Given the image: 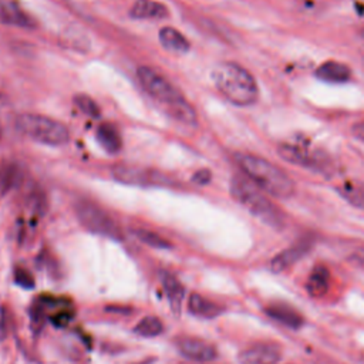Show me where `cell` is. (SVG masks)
Listing matches in <instances>:
<instances>
[{"instance_id": "9", "label": "cell", "mask_w": 364, "mask_h": 364, "mask_svg": "<svg viewBox=\"0 0 364 364\" xmlns=\"http://www.w3.org/2000/svg\"><path fill=\"white\" fill-rule=\"evenodd\" d=\"M176 347L185 358L196 363H208L215 360L218 355V351L212 344L195 337L178 338Z\"/></svg>"}, {"instance_id": "26", "label": "cell", "mask_w": 364, "mask_h": 364, "mask_svg": "<svg viewBox=\"0 0 364 364\" xmlns=\"http://www.w3.org/2000/svg\"><path fill=\"white\" fill-rule=\"evenodd\" d=\"M71 318H73V310H71V307L63 309V310L54 313V314L50 317L51 323H53L55 327H65V326L71 321Z\"/></svg>"}, {"instance_id": "13", "label": "cell", "mask_w": 364, "mask_h": 364, "mask_svg": "<svg viewBox=\"0 0 364 364\" xmlns=\"http://www.w3.org/2000/svg\"><path fill=\"white\" fill-rule=\"evenodd\" d=\"M129 14L138 20H162L169 14V10L164 3L155 0H136Z\"/></svg>"}, {"instance_id": "4", "label": "cell", "mask_w": 364, "mask_h": 364, "mask_svg": "<svg viewBox=\"0 0 364 364\" xmlns=\"http://www.w3.org/2000/svg\"><path fill=\"white\" fill-rule=\"evenodd\" d=\"M16 127L21 134L46 145H63L70 139V132L64 124L40 114L18 115Z\"/></svg>"}, {"instance_id": "5", "label": "cell", "mask_w": 364, "mask_h": 364, "mask_svg": "<svg viewBox=\"0 0 364 364\" xmlns=\"http://www.w3.org/2000/svg\"><path fill=\"white\" fill-rule=\"evenodd\" d=\"M75 215L87 230L114 240H122V232L119 226L98 205L90 200H80L75 203Z\"/></svg>"}, {"instance_id": "22", "label": "cell", "mask_w": 364, "mask_h": 364, "mask_svg": "<svg viewBox=\"0 0 364 364\" xmlns=\"http://www.w3.org/2000/svg\"><path fill=\"white\" fill-rule=\"evenodd\" d=\"M338 193L343 199H346L350 205L364 210V185L355 182H346L337 186Z\"/></svg>"}, {"instance_id": "11", "label": "cell", "mask_w": 364, "mask_h": 364, "mask_svg": "<svg viewBox=\"0 0 364 364\" xmlns=\"http://www.w3.org/2000/svg\"><path fill=\"white\" fill-rule=\"evenodd\" d=\"M0 23L23 28H34L37 26L36 20L13 0H0Z\"/></svg>"}, {"instance_id": "20", "label": "cell", "mask_w": 364, "mask_h": 364, "mask_svg": "<svg viewBox=\"0 0 364 364\" xmlns=\"http://www.w3.org/2000/svg\"><path fill=\"white\" fill-rule=\"evenodd\" d=\"M97 139L100 141L101 146L109 152V154H115L121 149V135L118 128L111 124V122H102L100 124V127L97 128Z\"/></svg>"}, {"instance_id": "8", "label": "cell", "mask_w": 364, "mask_h": 364, "mask_svg": "<svg viewBox=\"0 0 364 364\" xmlns=\"http://www.w3.org/2000/svg\"><path fill=\"white\" fill-rule=\"evenodd\" d=\"M112 175L117 181L128 185H164L169 182L165 175L156 171L135 166L118 165L112 169Z\"/></svg>"}, {"instance_id": "28", "label": "cell", "mask_w": 364, "mask_h": 364, "mask_svg": "<svg viewBox=\"0 0 364 364\" xmlns=\"http://www.w3.org/2000/svg\"><path fill=\"white\" fill-rule=\"evenodd\" d=\"M193 182H196V183H199V185H206V183H209V181H210V172L208 171V169H200V171H198L195 175H193Z\"/></svg>"}, {"instance_id": "12", "label": "cell", "mask_w": 364, "mask_h": 364, "mask_svg": "<svg viewBox=\"0 0 364 364\" xmlns=\"http://www.w3.org/2000/svg\"><path fill=\"white\" fill-rule=\"evenodd\" d=\"M309 249H310V242L303 240V242H299V243L282 250L270 260V264H269L270 270L274 273H280V272L289 269L291 264L299 262L309 252Z\"/></svg>"}, {"instance_id": "3", "label": "cell", "mask_w": 364, "mask_h": 364, "mask_svg": "<svg viewBox=\"0 0 364 364\" xmlns=\"http://www.w3.org/2000/svg\"><path fill=\"white\" fill-rule=\"evenodd\" d=\"M230 193L236 202L246 208L253 216L270 228L280 229L284 225V215L250 179L235 175L230 179Z\"/></svg>"}, {"instance_id": "18", "label": "cell", "mask_w": 364, "mask_h": 364, "mask_svg": "<svg viewBox=\"0 0 364 364\" xmlns=\"http://www.w3.org/2000/svg\"><path fill=\"white\" fill-rule=\"evenodd\" d=\"M158 37L161 46L171 53L183 54L189 50V41L181 31L173 27H162L158 33Z\"/></svg>"}, {"instance_id": "24", "label": "cell", "mask_w": 364, "mask_h": 364, "mask_svg": "<svg viewBox=\"0 0 364 364\" xmlns=\"http://www.w3.org/2000/svg\"><path fill=\"white\" fill-rule=\"evenodd\" d=\"M132 233L135 235V237L141 242H144L145 245L151 246V247H155V249H169L172 245L162 236H159L158 233L155 232H151V230H146V229H134Z\"/></svg>"}, {"instance_id": "30", "label": "cell", "mask_w": 364, "mask_h": 364, "mask_svg": "<svg viewBox=\"0 0 364 364\" xmlns=\"http://www.w3.org/2000/svg\"><path fill=\"white\" fill-rule=\"evenodd\" d=\"M360 34H361V37H363V38H364V28H363V30H361V31H360Z\"/></svg>"}, {"instance_id": "29", "label": "cell", "mask_w": 364, "mask_h": 364, "mask_svg": "<svg viewBox=\"0 0 364 364\" xmlns=\"http://www.w3.org/2000/svg\"><path fill=\"white\" fill-rule=\"evenodd\" d=\"M351 132H353V135H354L355 138L364 141V121L355 124V125L351 128Z\"/></svg>"}, {"instance_id": "10", "label": "cell", "mask_w": 364, "mask_h": 364, "mask_svg": "<svg viewBox=\"0 0 364 364\" xmlns=\"http://www.w3.org/2000/svg\"><path fill=\"white\" fill-rule=\"evenodd\" d=\"M282 358V350L273 343H257L239 354L240 364H276Z\"/></svg>"}, {"instance_id": "16", "label": "cell", "mask_w": 364, "mask_h": 364, "mask_svg": "<svg viewBox=\"0 0 364 364\" xmlns=\"http://www.w3.org/2000/svg\"><path fill=\"white\" fill-rule=\"evenodd\" d=\"M316 77L333 84L346 82L351 78V70L338 61H326L316 70Z\"/></svg>"}, {"instance_id": "23", "label": "cell", "mask_w": 364, "mask_h": 364, "mask_svg": "<svg viewBox=\"0 0 364 364\" xmlns=\"http://www.w3.org/2000/svg\"><path fill=\"white\" fill-rule=\"evenodd\" d=\"M164 331L162 321L155 316H146L134 327V333L142 337H156Z\"/></svg>"}, {"instance_id": "1", "label": "cell", "mask_w": 364, "mask_h": 364, "mask_svg": "<svg viewBox=\"0 0 364 364\" xmlns=\"http://www.w3.org/2000/svg\"><path fill=\"white\" fill-rule=\"evenodd\" d=\"M236 162L243 175L264 193L277 199H287L294 195L296 185L293 179L266 158L253 154H237Z\"/></svg>"}, {"instance_id": "25", "label": "cell", "mask_w": 364, "mask_h": 364, "mask_svg": "<svg viewBox=\"0 0 364 364\" xmlns=\"http://www.w3.org/2000/svg\"><path fill=\"white\" fill-rule=\"evenodd\" d=\"M74 102L75 105L88 117H98L100 115V109H98V105L97 102L90 97V95H85V94H77L74 97Z\"/></svg>"}, {"instance_id": "17", "label": "cell", "mask_w": 364, "mask_h": 364, "mask_svg": "<svg viewBox=\"0 0 364 364\" xmlns=\"http://www.w3.org/2000/svg\"><path fill=\"white\" fill-rule=\"evenodd\" d=\"M330 286V272L326 266L318 264L313 267V270L309 274V279L306 282V290L307 293L314 297H323Z\"/></svg>"}, {"instance_id": "14", "label": "cell", "mask_w": 364, "mask_h": 364, "mask_svg": "<svg viewBox=\"0 0 364 364\" xmlns=\"http://www.w3.org/2000/svg\"><path fill=\"white\" fill-rule=\"evenodd\" d=\"M266 314L272 317L273 320L284 324L286 327H290L293 330L300 328L304 324L303 316L294 310L293 307L283 304V303H273L266 307Z\"/></svg>"}, {"instance_id": "21", "label": "cell", "mask_w": 364, "mask_h": 364, "mask_svg": "<svg viewBox=\"0 0 364 364\" xmlns=\"http://www.w3.org/2000/svg\"><path fill=\"white\" fill-rule=\"evenodd\" d=\"M23 181L21 168L14 162H4L0 165V191L9 192L20 185Z\"/></svg>"}, {"instance_id": "27", "label": "cell", "mask_w": 364, "mask_h": 364, "mask_svg": "<svg viewBox=\"0 0 364 364\" xmlns=\"http://www.w3.org/2000/svg\"><path fill=\"white\" fill-rule=\"evenodd\" d=\"M16 283L21 287H26V289H33L34 287L33 276L30 274V272H27L26 269H21V267H18L16 270Z\"/></svg>"}, {"instance_id": "2", "label": "cell", "mask_w": 364, "mask_h": 364, "mask_svg": "<svg viewBox=\"0 0 364 364\" xmlns=\"http://www.w3.org/2000/svg\"><path fill=\"white\" fill-rule=\"evenodd\" d=\"M212 81L216 90L233 105L249 107L259 98V87L255 77L236 63H220L212 70Z\"/></svg>"}, {"instance_id": "7", "label": "cell", "mask_w": 364, "mask_h": 364, "mask_svg": "<svg viewBox=\"0 0 364 364\" xmlns=\"http://www.w3.org/2000/svg\"><path fill=\"white\" fill-rule=\"evenodd\" d=\"M136 77L144 90L152 98L166 104L168 108L183 100L182 94L162 74L151 67H139L136 70Z\"/></svg>"}, {"instance_id": "6", "label": "cell", "mask_w": 364, "mask_h": 364, "mask_svg": "<svg viewBox=\"0 0 364 364\" xmlns=\"http://www.w3.org/2000/svg\"><path fill=\"white\" fill-rule=\"evenodd\" d=\"M277 152L284 161L323 175H331L334 171V164L331 158L321 151H314L293 144H282L277 148Z\"/></svg>"}, {"instance_id": "19", "label": "cell", "mask_w": 364, "mask_h": 364, "mask_svg": "<svg viewBox=\"0 0 364 364\" xmlns=\"http://www.w3.org/2000/svg\"><path fill=\"white\" fill-rule=\"evenodd\" d=\"M188 307L192 314H195L198 317H203V318H215L223 311V309L219 304L205 299L203 296H200L198 293H193L189 296Z\"/></svg>"}, {"instance_id": "15", "label": "cell", "mask_w": 364, "mask_h": 364, "mask_svg": "<svg viewBox=\"0 0 364 364\" xmlns=\"http://www.w3.org/2000/svg\"><path fill=\"white\" fill-rule=\"evenodd\" d=\"M159 277H161L164 291L166 294V299H168L173 313L179 314L181 307H182V300L185 297V287L173 274H171L168 272H161Z\"/></svg>"}]
</instances>
